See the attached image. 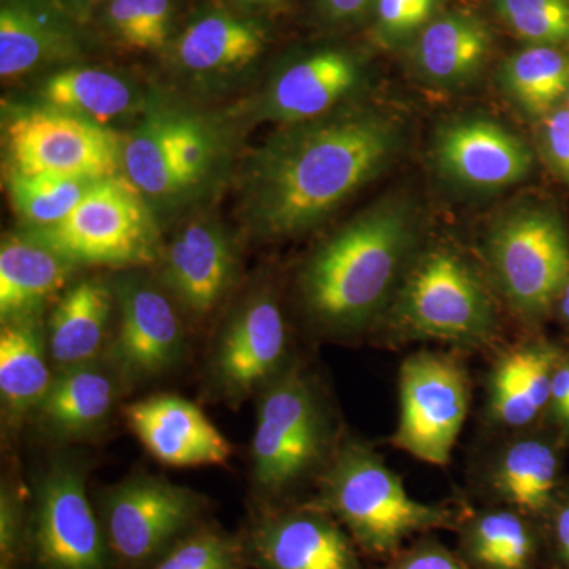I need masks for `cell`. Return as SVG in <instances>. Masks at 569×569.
<instances>
[{"mask_svg":"<svg viewBox=\"0 0 569 569\" xmlns=\"http://www.w3.org/2000/svg\"><path fill=\"white\" fill-rule=\"evenodd\" d=\"M403 142L400 119L377 108L288 126L247 164V224L261 239H290L313 230L387 171Z\"/></svg>","mask_w":569,"mask_h":569,"instance_id":"cell-1","label":"cell"},{"mask_svg":"<svg viewBox=\"0 0 569 569\" xmlns=\"http://www.w3.org/2000/svg\"><path fill=\"white\" fill-rule=\"evenodd\" d=\"M422 246L417 206L402 194L329 236L298 274L299 305L313 331L332 339L376 335Z\"/></svg>","mask_w":569,"mask_h":569,"instance_id":"cell-2","label":"cell"},{"mask_svg":"<svg viewBox=\"0 0 569 569\" xmlns=\"http://www.w3.org/2000/svg\"><path fill=\"white\" fill-rule=\"evenodd\" d=\"M347 432L323 381L298 361L258 392L252 440L257 507L301 503L335 459Z\"/></svg>","mask_w":569,"mask_h":569,"instance_id":"cell-3","label":"cell"},{"mask_svg":"<svg viewBox=\"0 0 569 569\" xmlns=\"http://www.w3.org/2000/svg\"><path fill=\"white\" fill-rule=\"evenodd\" d=\"M306 501L325 509L367 559L387 561L422 535L456 531L463 503H425L365 438L347 433Z\"/></svg>","mask_w":569,"mask_h":569,"instance_id":"cell-4","label":"cell"},{"mask_svg":"<svg viewBox=\"0 0 569 569\" xmlns=\"http://www.w3.org/2000/svg\"><path fill=\"white\" fill-rule=\"evenodd\" d=\"M503 332L498 296L488 276L451 246H422L377 335L387 346L449 343L489 350Z\"/></svg>","mask_w":569,"mask_h":569,"instance_id":"cell-5","label":"cell"},{"mask_svg":"<svg viewBox=\"0 0 569 569\" xmlns=\"http://www.w3.org/2000/svg\"><path fill=\"white\" fill-rule=\"evenodd\" d=\"M482 257L498 299L522 323H538L569 282L567 224L550 206H519L489 228Z\"/></svg>","mask_w":569,"mask_h":569,"instance_id":"cell-6","label":"cell"},{"mask_svg":"<svg viewBox=\"0 0 569 569\" xmlns=\"http://www.w3.org/2000/svg\"><path fill=\"white\" fill-rule=\"evenodd\" d=\"M74 264L142 266L159 254V228L148 200L126 176L103 179L62 220L26 230Z\"/></svg>","mask_w":569,"mask_h":569,"instance_id":"cell-7","label":"cell"},{"mask_svg":"<svg viewBox=\"0 0 569 569\" xmlns=\"http://www.w3.org/2000/svg\"><path fill=\"white\" fill-rule=\"evenodd\" d=\"M208 498L153 475L112 486L97 509L114 569L151 568L208 522Z\"/></svg>","mask_w":569,"mask_h":569,"instance_id":"cell-8","label":"cell"},{"mask_svg":"<svg viewBox=\"0 0 569 569\" xmlns=\"http://www.w3.org/2000/svg\"><path fill=\"white\" fill-rule=\"evenodd\" d=\"M471 403L466 362L447 351L419 350L399 369V417L389 443L411 458L447 467Z\"/></svg>","mask_w":569,"mask_h":569,"instance_id":"cell-9","label":"cell"},{"mask_svg":"<svg viewBox=\"0 0 569 569\" xmlns=\"http://www.w3.org/2000/svg\"><path fill=\"white\" fill-rule=\"evenodd\" d=\"M24 567L114 569L110 549L86 489L84 467L52 460L33 489Z\"/></svg>","mask_w":569,"mask_h":569,"instance_id":"cell-10","label":"cell"},{"mask_svg":"<svg viewBox=\"0 0 569 569\" xmlns=\"http://www.w3.org/2000/svg\"><path fill=\"white\" fill-rule=\"evenodd\" d=\"M9 173L103 179L122 176L123 140L108 127L43 108L21 111L7 126Z\"/></svg>","mask_w":569,"mask_h":569,"instance_id":"cell-11","label":"cell"},{"mask_svg":"<svg viewBox=\"0 0 569 569\" xmlns=\"http://www.w3.org/2000/svg\"><path fill=\"white\" fill-rule=\"evenodd\" d=\"M241 538L250 569H367L347 530L310 501L254 507Z\"/></svg>","mask_w":569,"mask_h":569,"instance_id":"cell-12","label":"cell"},{"mask_svg":"<svg viewBox=\"0 0 569 569\" xmlns=\"http://www.w3.org/2000/svg\"><path fill=\"white\" fill-rule=\"evenodd\" d=\"M489 438L471 467L475 498L545 522L563 493L559 440L541 432V426Z\"/></svg>","mask_w":569,"mask_h":569,"instance_id":"cell-13","label":"cell"},{"mask_svg":"<svg viewBox=\"0 0 569 569\" xmlns=\"http://www.w3.org/2000/svg\"><path fill=\"white\" fill-rule=\"evenodd\" d=\"M287 321L271 291H257L236 309L211 355L213 387L231 402L260 392L290 365Z\"/></svg>","mask_w":569,"mask_h":569,"instance_id":"cell-14","label":"cell"},{"mask_svg":"<svg viewBox=\"0 0 569 569\" xmlns=\"http://www.w3.org/2000/svg\"><path fill=\"white\" fill-rule=\"evenodd\" d=\"M118 331L108 361L121 381L141 383L181 365L186 336L174 306L142 276L122 277L114 287Z\"/></svg>","mask_w":569,"mask_h":569,"instance_id":"cell-15","label":"cell"},{"mask_svg":"<svg viewBox=\"0 0 569 569\" xmlns=\"http://www.w3.org/2000/svg\"><path fill=\"white\" fill-rule=\"evenodd\" d=\"M565 351L545 337H526L498 350L485 378L482 422L489 437L541 426Z\"/></svg>","mask_w":569,"mask_h":569,"instance_id":"cell-16","label":"cell"},{"mask_svg":"<svg viewBox=\"0 0 569 569\" xmlns=\"http://www.w3.org/2000/svg\"><path fill=\"white\" fill-rule=\"evenodd\" d=\"M433 153L441 174L467 189H505L526 181L533 170L529 146L490 119H458L441 127Z\"/></svg>","mask_w":569,"mask_h":569,"instance_id":"cell-17","label":"cell"},{"mask_svg":"<svg viewBox=\"0 0 569 569\" xmlns=\"http://www.w3.org/2000/svg\"><path fill=\"white\" fill-rule=\"evenodd\" d=\"M127 426L153 459L170 467L222 466L231 445L194 403L179 396H152L123 410Z\"/></svg>","mask_w":569,"mask_h":569,"instance_id":"cell-18","label":"cell"},{"mask_svg":"<svg viewBox=\"0 0 569 569\" xmlns=\"http://www.w3.org/2000/svg\"><path fill=\"white\" fill-rule=\"evenodd\" d=\"M362 78V63L351 52H312L277 74L266 89L261 116L287 127L316 121L351 96Z\"/></svg>","mask_w":569,"mask_h":569,"instance_id":"cell-19","label":"cell"},{"mask_svg":"<svg viewBox=\"0 0 569 569\" xmlns=\"http://www.w3.org/2000/svg\"><path fill=\"white\" fill-rule=\"evenodd\" d=\"M234 250L212 220L187 224L164 253L163 277L176 299L193 318L219 306L234 279Z\"/></svg>","mask_w":569,"mask_h":569,"instance_id":"cell-20","label":"cell"},{"mask_svg":"<svg viewBox=\"0 0 569 569\" xmlns=\"http://www.w3.org/2000/svg\"><path fill=\"white\" fill-rule=\"evenodd\" d=\"M455 533L456 552L473 569H549L545 526L518 509L467 507Z\"/></svg>","mask_w":569,"mask_h":569,"instance_id":"cell-21","label":"cell"},{"mask_svg":"<svg viewBox=\"0 0 569 569\" xmlns=\"http://www.w3.org/2000/svg\"><path fill=\"white\" fill-rule=\"evenodd\" d=\"M118 381L121 378L112 367L99 361L58 370L32 418L41 432L54 440L96 436L111 417Z\"/></svg>","mask_w":569,"mask_h":569,"instance_id":"cell-22","label":"cell"},{"mask_svg":"<svg viewBox=\"0 0 569 569\" xmlns=\"http://www.w3.org/2000/svg\"><path fill=\"white\" fill-rule=\"evenodd\" d=\"M492 44V32L478 14L441 11L411 43V62L429 84L458 88L481 73Z\"/></svg>","mask_w":569,"mask_h":569,"instance_id":"cell-23","label":"cell"},{"mask_svg":"<svg viewBox=\"0 0 569 569\" xmlns=\"http://www.w3.org/2000/svg\"><path fill=\"white\" fill-rule=\"evenodd\" d=\"M74 266L28 234L7 236L0 249L2 323L37 317L44 302L62 290Z\"/></svg>","mask_w":569,"mask_h":569,"instance_id":"cell-24","label":"cell"},{"mask_svg":"<svg viewBox=\"0 0 569 569\" xmlns=\"http://www.w3.org/2000/svg\"><path fill=\"white\" fill-rule=\"evenodd\" d=\"M114 299L111 288L96 279L81 280L63 293L48 326V355L56 369L99 361Z\"/></svg>","mask_w":569,"mask_h":569,"instance_id":"cell-25","label":"cell"},{"mask_svg":"<svg viewBox=\"0 0 569 569\" xmlns=\"http://www.w3.org/2000/svg\"><path fill=\"white\" fill-rule=\"evenodd\" d=\"M37 317L7 321L0 335V397L3 421L18 427L32 417L52 376Z\"/></svg>","mask_w":569,"mask_h":569,"instance_id":"cell-26","label":"cell"},{"mask_svg":"<svg viewBox=\"0 0 569 569\" xmlns=\"http://www.w3.org/2000/svg\"><path fill=\"white\" fill-rule=\"evenodd\" d=\"M266 36L257 22L223 11L194 20L176 43L183 69L193 73H224L244 69L264 50Z\"/></svg>","mask_w":569,"mask_h":569,"instance_id":"cell-27","label":"cell"},{"mask_svg":"<svg viewBox=\"0 0 569 569\" xmlns=\"http://www.w3.org/2000/svg\"><path fill=\"white\" fill-rule=\"evenodd\" d=\"M171 108H152L122 146V174L146 200L156 203L181 200L189 193L171 156Z\"/></svg>","mask_w":569,"mask_h":569,"instance_id":"cell-28","label":"cell"},{"mask_svg":"<svg viewBox=\"0 0 569 569\" xmlns=\"http://www.w3.org/2000/svg\"><path fill=\"white\" fill-rule=\"evenodd\" d=\"M70 48L66 28L29 0H14L0 11V74L17 80Z\"/></svg>","mask_w":569,"mask_h":569,"instance_id":"cell-29","label":"cell"},{"mask_svg":"<svg viewBox=\"0 0 569 569\" xmlns=\"http://www.w3.org/2000/svg\"><path fill=\"white\" fill-rule=\"evenodd\" d=\"M500 81L518 107L545 119L569 92V48L526 44L500 69Z\"/></svg>","mask_w":569,"mask_h":569,"instance_id":"cell-30","label":"cell"},{"mask_svg":"<svg viewBox=\"0 0 569 569\" xmlns=\"http://www.w3.org/2000/svg\"><path fill=\"white\" fill-rule=\"evenodd\" d=\"M41 96L48 107L100 126L133 111L140 102L129 81L111 71L82 67L52 74L41 88Z\"/></svg>","mask_w":569,"mask_h":569,"instance_id":"cell-31","label":"cell"},{"mask_svg":"<svg viewBox=\"0 0 569 569\" xmlns=\"http://www.w3.org/2000/svg\"><path fill=\"white\" fill-rule=\"evenodd\" d=\"M99 181L51 174L9 173V197L26 230L62 222Z\"/></svg>","mask_w":569,"mask_h":569,"instance_id":"cell-32","label":"cell"},{"mask_svg":"<svg viewBox=\"0 0 569 569\" xmlns=\"http://www.w3.org/2000/svg\"><path fill=\"white\" fill-rule=\"evenodd\" d=\"M149 569H250L241 533L204 522Z\"/></svg>","mask_w":569,"mask_h":569,"instance_id":"cell-33","label":"cell"},{"mask_svg":"<svg viewBox=\"0 0 569 569\" xmlns=\"http://www.w3.org/2000/svg\"><path fill=\"white\" fill-rule=\"evenodd\" d=\"M493 10L523 43L569 48V0H493Z\"/></svg>","mask_w":569,"mask_h":569,"instance_id":"cell-34","label":"cell"},{"mask_svg":"<svg viewBox=\"0 0 569 569\" xmlns=\"http://www.w3.org/2000/svg\"><path fill=\"white\" fill-rule=\"evenodd\" d=\"M171 156L187 190L193 192L216 170L220 144L216 132L200 116L173 110Z\"/></svg>","mask_w":569,"mask_h":569,"instance_id":"cell-35","label":"cell"},{"mask_svg":"<svg viewBox=\"0 0 569 569\" xmlns=\"http://www.w3.org/2000/svg\"><path fill=\"white\" fill-rule=\"evenodd\" d=\"M171 0H111L107 17L111 31L133 50H159L170 33Z\"/></svg>","mask_w":569,"mask_h":569,"instance_id":"cell-36","label":"cell"},{"mask_svg":"<svg viewBox=\"0 0 569 569\" xmlns=\"http://www.w3.org/2000/svg\"><path fill=\"white\" fill-rule=\"evenodd\" d=\"M445 3L447 0H373V36L385 48L411 44L443 11Z\"/></svg>","mask_w":569,"mask_h":569,"instance_id":"cell-37","label":"cell"},{"mask_svg":"<svg viewBox=\"0 0 569 569\" xmlns=\"http://www.w3.org/2000/svg\"><path fill=\"white\" fill-rule=\"evenodd\" d=\"M31 501H26L20 489L2 486L0 493V567H24L28 545Z\"/></svg>","mask_w":569,"mask_h":569,"instance_id":"cell-38","label":"cell"},{"mask_svg":"<svg viewBox=\"0 0 569 569\" xmlns=\"http://www.w3.org/2000/svg\"><path fill=\"white\" fill-rule=\"evenodd\" d=\"M380 569H473L456 549L436 537V533L422 535L408 542L396 556L385 561Z\"/></svg>","mask_w":569,"mask_h":569,"instance_id":"cell-39","label":"cell"},{"mask_svg":"<svg viewBox=\"0 0 569 569\" xmlns=\"http://www.w3.org/2000/svg\"><path fill=\"white\" fill-rule=\"evenodd\" d=\"M541 121L542 152L553 171L569 183V108L559 107Z\"/></svg>","mask_w":569,"mask_h":569,"instance_id":"cell-40","label":"cell"},{"mask_svg":"<svg viewBox=\"0 0 569 569\" xmlns=\"http://www.w3.org/2000/svg\"><path fill=\"white\" fill-rule=\"evenodd\" d=\"M542 526L549 569H569V492L563 490Z\"/></svg>","mask_w":569,"mask_h":569,"instance_id":"cell-41","label":"cell"},{"mask_svg":"<svg viewBox=\"0 0 569 569\" xmlns=\"http://www.w3.org/2000/svg\"><path fill=\"white\" fill-rule=\"evenodd\" d=\"M548 422L561 436H569V355L565 353L552 381Z\"/></svg>","mask_w":569,"mask_h":569,"instance_id":"cell-42","label":"cell"},{"mask_svg":"<svg viewBox=\"0 0 569 569\" xmlns=\"http://www.w3.org/2000/svg\"><path fill=\"white\" fill-rule=\"evenodd\" d=\"M318 11L326 21L350 22L372 10L373 0H317Z\"/></svg>","mask_w":569,"mask_h":569,"instance_id":"cell-43","label":"cell"},{"mask_svg":"<svg viewBox=\"0 0 569 569\" xmlns=\"http://www.w3.org/2000/svg\"><path fill=\"white\" fill-rule=\"evenodd\" d=\"M556 309L561 320L569 325V282L563 288V291H561L559 299H557Z\"/></svg>","mask_w":569,"mask_h":569,"instance_id":"cell-44","label":"cell"},{"mask_svg":"<svg viewBox=\"0 0 569 569\" xmlns=\"http://www.w3.org/2000/svg\"><path fill=\"white\" fill-rule=\"evenodd\" d=\"M244 2H249V3H272V2H277V0H244Z\"/></svg>","mask_w":569,"mask_h":569,"instance_id":"cell-45","label":"cell"},{"mask_svg":"<svg viewBox=\"0 0 569 569\" xmlns=\"http://www.w3.org/2000/svg\"><path fill=\"white\" fill-rule=\"evenodd\" d=\"M0 569H11V568H9V567H0Z\"/></svg>","mask_w":569,"mask_h":569,"instance_id":"cell-46","label":"cell"},{"mask_svg":"<svg viewBox=\"0 0 569 569\" xmlns=\"http://www.w3.org/2000/svg\"><path fill=\"white\" fill-rule=\"evenodd\" d=\"M567 99H568V108H569V92H568V97H567Z\"/></svg>","mask_w":569,"mask_h":569,"instance_id":"cell-47","label":"cell"}]
</instances>
